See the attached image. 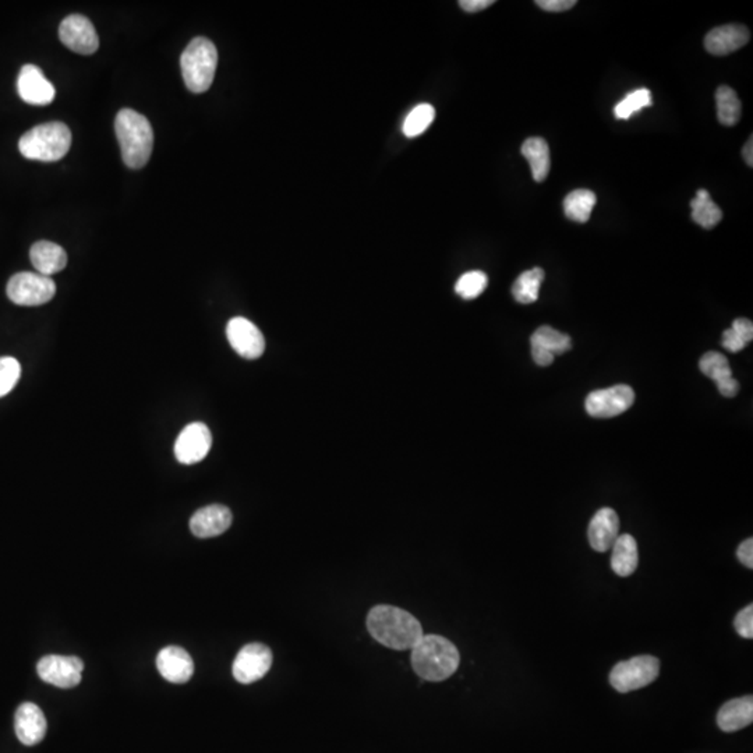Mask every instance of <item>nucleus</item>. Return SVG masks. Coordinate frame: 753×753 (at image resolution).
Listing matches in <instances>:
<instances>
[{"label": "nucleus", "instance_id": "1", "mask_svg": "<svg viewBox=\"0 0 753 753\" xmlns=\"http://www.w3.org/2000/svg\"><path fill=\"white\" fill-rule=\"evenodd\" d=\"M368 632L386 648L412 651L423 638V628L410 612L392 606H376L368 612Z\"/></svg>", "mask_w": 753, "mask_h": 753}, {"label": "nucleus", "instance_id": "2", "mask_svg": "<svg viewBox=\"0 0 753 753\" xmlns=\"http://www.w3.org/2000/svg\"><path fill=\"white\" fill-rule=\"evenodd\" d=\"M460 652L444 636L424 635L412 649V667L424 681L441 683L460 667Z\"/></svg>", "mask_w": 753, "mask_h": 753}, {"label": "nucleus", "instance_id": "3", "mask_svg": "<svg viewBox=\"0 0 753 753\" xmlns=\"http://www.w3.org/2000/svg\"><path fill=\"white\" fill-rule=\"evenodd\" d=\"M115 130L124 164L132 169L147 165L154 147V132L148 119L136 111L122 110L116 116Z\"/></svg>", "mask_w": 753, "mask_h": 753}, {"label": "nucleus", "instance_id": "4", "mask_svg": "<svg viewBox=\"0 0 753 753\" xmlns=\"http://www.w3.org/2000/svg\"><path fill=\"white\" fill-rule=\"evenodd\" d=\"M70 145V129L62 122H49L27 132L18 142V150L27 159L57 163L69 153Z\"/></svg>", "mask_w": 753, "mask_h": 753}, {"label": "nucleus", "instance_id": "5", "mask_svg": "<svg viewBox=\"0 0 753 753\" xmlns=\"http://www.w3.org/2000/svg\"><path fill=\"white\" fill-rule=\"evenodd\" d=\"M218 65V50L204 37L193 39L180 58L186 87L195 94L206 92L214 81Z\"/></svg>", "mask_w": 753, "mask_h": 753}, {"label": "nucleus", "instance_id": "6", "mask_svg": "<svg viewBox=\"0 0 753 753\" xmlns=\"http://www.w3.org/2000/svg\"><path fill=\"white\" fill-rule=\"evenodd\" d=\"M660 675V662L654 656H636L618 663L610 673V684L620 694L651 685Z\"/></svg>", "mask_w": 753, "mask_h": 753}, {"label": "nucleus", "instance_id": "7", "mask_svg": "<svg viewBox=\"0 0 753 753\" xmlns=\"http://www.w3.org/2000/svg\"><path fill=\"white\" fill-rule=\"evenodd\" d=\"M6 292L10 301L18 306H41L52 301L57 293V283L38 272H18L10 278Z\"/></svg>", "mask_w": 753, "mask_h": 753}, {"label": "nucleus", "instance_id": "8", "mask_svg": "<svg viewBox=\"0 0 753 753\" xmlns=\"http://www.w3.org/2000/svg\"><path fill=\"white\" fill-rule=\"evenodd\" d=\"M635 402V392L630 386L610 387L590 392L586 398V412L596 419H610L627 412Z\"/></svg>", "mask_w": 753, "mask_h": 753}, {"label": "nucleus", "instance_id": "9", "mask_svg": "<svg viewBox=\"0 0 753 753\" xmlns=\"http://www.w3.org/2000/svg\"><path fill=\"white\" fill-rule=\"evenodd\" d=\"M84 662L77 656H45L37 665V673L44 683L58 688L70 689L81 683Z\"/></svg>", "mask_w": 753, "mask_h": 753}, {"label": "nucleus", "instance_id": "10", "mask_svg": "<svg viewBox=\"0 0 753 753\" xmlns=\"http://www.w3.org/2000/svg\"><path fill=\"white\" fill-rule=\"evenodd\" d=\"M272 665V652L261 643L246 644L233 662V677L240 684H253L265 677Z\"/></svg>", "mask_w": 753, "mask_h": 753}, {"label": "nucleus", "instance_id": "11", "mask_svg": "<svg viewBox=\"0 0 753 753\" xmlns=\"http://www.w3.org/2000/svg\"><path fill=\"white\" fill-rule=\"evenodd\" d=\"M212 434L204 423H192L182 430L175 444V456L183 465H195L208 455Z\"/></svg>", "mask_w": 753, "mask_h": 753}, {"label": "nucleus", "instance_id": "12", "mask_svg": "<svg viewBox=\"0 0 753 753\" xmlns=\"http://www.w3.org/2000/svg\"><path fill=\"white\" fill-rule=\"evenodd\" d=\"M227 336L230 346L239 356L245 359H259L265 351V339L261 331L250 320L235 317L228 323Z\"/></svg>", "mask_w": 753, "mask_h": 753}, {"label": "nucleus", "instance_id": "13", "mask_svg": "<svg viewBox=\"0 0 753 753\" xmlns=\"http://www.w3.org/2000/svg\"><path fill=\"white\" fill-rule=\"evenodd\" d=\"M59 37L69 49L81 55H92L100 48L95 27L86 16H68L60 24Z\"/></svg>", "mask_w": 753, "mask_h": 753}, {"label": "nucleus", "instance_id": "14", "mask_svg": "<svg viewBox=\"0 0 753 753\" xmlns=\"http://www.w3.org/2000/svg\"><path fill=\"white\" fill-rule=\"evenodd\" d=\"M17 91L24 102L36 106L49 105L57 95L53 84L36 65H26L21 68L17 79Z\"/></svg>", "mask_w": 753, "mask_h": 753}, {"label": "nucleus", "instance_id": "15", "mask_svg": "<svg viewBox=\"0 0 753 753\" xmlns=\"http://www.w3.org/2000/svg\"><path fill=\"white\" fill-rule=\"evenodd\" d=\"M532 356L536 365L547 367L554 362L557 355H564L571 349V338L567 334L559 333L553 327L543 325L537 328L530 338Z\"/></svg>", "mask_w": 753, "mask_h": 753}, {"label": "nucleus", "instance_id": "16", "mask_svg": "<svg viewBox=\"0 0 753 753\" xmlns=\"http://www.w3.org/2000/svg\"><path fill=\"white\" fill-rule=\"evenodd\" d=\"M15 730L21 744L34 747L39 744L47 734V718L37 705L27 702L16 712Z\"/></svg>", "mask_w": 753, "mask_h": 753}, {"label": "nucleus", "instance_id": "17", "mask_svg": "<svg viewBox=\"0 0 753 753\" xmlns=\"http://www.w3.org/2000/svg\"><path fill=\"white\" fill-rule=\"evenodd\" d=\"M232 525V513L225 505H208L198 509L190 519L192 533L200 539H209L227 532Z\"/></svg>", "mask_w": 753, "mask_h": 753}, {"label": "nucleus", "instance_id": "18", "mask_svg": "<svg viewBox=\"0 0 753 753\" xmlns=\"http://www.w3.org/2000/svg\"><path fill=\"white\" fill-rule=\"evenodd\" d=\"M156 667H158L159 674L174 684L187 683L195 673L192 656L179 646H168L159 652L156 657Z\"/></svg>", "mask_w": 753, "mask_h": 753}, {"label": "nucleus", "instance_id": "19", "mask_svg": "<svg viewBox=\"0 0 753 753\" xmlns=\"http://www.w3.org/2000/svg\"><path fill=\"white\" fill-rule=\"evenodd\" d=\"M750 33L747 27L741 24H728L710 31L705 38V47L707 52L716 57H726L749 42Z\"/></svg>", "mask_w": 753, "mask_h": 753}, {"label": "nucleus", "instance_id": "20", "mask_svg": "<svg viewBox=\"0 0 753 753\" xmlns=\"http://www.w3.org/2000/svg\"><path fill=\"white\" fill-rule=\"evenodd\" d=\"M618 532H620V518L614 509H599L589 525V543L593 550L606 553L617 540Z\"/></svg>", "mask_w": 753, "mask_h": 753}, {"label": "nucleus", "instance_id": "21", "mask_svg": "<svg viewBox=\"0 0 753 753\" xmlns=\"http://www.w3.org/2000/svg\"><path fill=\"white\" fill-rule=\"evenodd\" d=\"M752 721L753 697L750 695L728 701L718 710L717 726L724 733H736L750 726Z\"/></svg>", "mask_w": 753, "mask_h": 753}, {"label": "nucleus", "instance_id": "22", "mask_svg": "<svg viewBox=\"0 0 753 753\" xmlns=\"http://www.w3.org/2000/svg\"><path fill=\"white\" fill-rule=\"evenodd\" d=\"M30 259L38 274L50 277L65 270L68 265V254L65 249L52 241H37L30 250Z\"/></svg>", "mask_w": 753, "mask_h": 753}, {"label": "nucleus", "instance_id": "23", "mask_svg": "<svg viewBox=\"0 0 753 753\" xmlns=\"http://www.w3.org/2000/svg\"><path fill=\"white\" fill-rule=\"evenodd\" d=\"M638 543L631 535L618 536L612 545L611 568L618 577H631L638 568Z\"/></svg>", "mask_w": 753, "mask_h": 753}, {"label": "nucleus", "instance_id": "24", "mask_svg": "<svg viewBox=\"0 0 753 753\" xmlns=\"http://www.w3.org/2000/svg\"><path fill=\"white\" fill-rule=\"evenodd\" d=\"M522 155L529 161L532 176L536 182H545L550 174V147L540 137L527 139L522 145Z\"/></svg>", "mask_w": 753, "mask_h": 753}, {"label": "nucleus", "instance_id": "25", "mask_svg": "<svg viewBox=\"0 0 753 753\" xmlns=\"http://www.w3.org/2000/svg\"><path fill=\"white\" fill-rule=\"evenodd\" d=\"M598 198L596 195L586 188H579L569 193L564 200V212L571 221L585 224L590 218L591 211L595 208Z\"/></svg>", "mask_w": 753, "mask_h": 753}, {"label": "nucleus", "instance_id": "26", "mask_svg": "<svg viewBox=\"0 0 753 753\" xmlns=\"http://www.w3.org/2000/svg\"><path fill=\"white\" fill-rule=\"evenodd\" d=\"M692 219L705 229H712L723 218V211L713 203L709 192L701 188L691 201Z\"/></svg>", "mask_w": 753, "mask_h": 753}, {"label": "nucleus", "instance_id": "27", "mask_svg": "<svg viewBox=\"0 0 753 753\" xmlns=\"http://www.w3.org/2000/svg\"><path fill=\"white\" fill-rule=\"evenodd\" d=\"M545 277V271L539 267L533 268V270L519 275L518 280L513 285V294L515 301L521 304H532L537 302L540 286H542Z\"/></svg>", "mask_w": 753, "mask_h": 753}, {"label": "nucleus", "instance_id": "28", "mask_svg": "<svg viewBox=\"0 0 753 753\" xmlns=\"http://www.w3.org/2000/svg\"><path fill=\"white\" fill-rule=\"evenodd\" d=\"M718 122L724 126H736L741 119L742 105L738 94L731 87H718L716 92Z\"/></svg>", "mask_w": 753, "mask_h": 753}, {"label": "nucleus", "instance_id": "29", "mask_svg": "<svg viewBox=\"0 0 753 753\" xmlns=\"http://www.w3.org/2000/svg\"><path fill=\"white\" fill-rule=\"evenodd\" d=\"M436 119V110L430 103H420L410 111L403 122L402 132L409 139L420 136Z\"/></svg>", "mask_w": 753, "mask_h": 753}, {"label": "nucleus", "instance_id": "30", "mask_svg": "<svg viewBox=\"0 0 753 753\" xmlns=\"http://www.w3.org/2000/svg\"><path fill=\"white\" fill-rule=\"evenodd\" d=\"M699 368H701L705 376L716 381V384L733 376V370H731L730 365H728L727 357L718 354V352H707V354H705L701 362H699Z\"/></svg>", "mask_w": 753, "mask_h": 753}, {"label": "nucleus", "instance_id": "31", "mask_svg": "<svg viewBox=\"0 0 753 753\" xmlns=\"http://www.w3.org/2000/svg\"><path fill=\"white\" fill-rule=\"evenodd\" d=\"M652 105V92L648 89H639L628 94L621 102L614 108V115L617 119L628 121L631 116L646 106Z\"/></svg>", "mask_w": 753, "mask_h": 753}, {"label": "nucleus", "instance_id": "32", "mask_svg": "<svg viewBox=\"0 0 753 753\" xmlns=\"http://www.w3.org/2000/svg\"><path fill=\"white\" fill-rule=\"evenodd\" d=\"M487 285H489V278L484 272L471 271L466 272L458 280L455 292L460 294L461 298L471 301V299H476L483 292L486 291Z\"/></svg>", "mask_w": 753, "mask_h": 753}, {"label": "nucleus", "instance_id": "33", "mask_svg": "<svg viewBox=\"0 0 753 753\" xmlns=\"http://www.w3.org/2000/svg\"><path fill=\"white\" fill-rule=\"evenodd\" d=\"M20 376L21 366L15 357H0V398L15 388Z\"/></svg>", "mask_w": 753, "mask_h": 753}, {"label": "nucleus", "instance_id": "34", "mask_svg": "<svg viewBox=\"0 0 753 753\" xmlns=\"http://www.w3.org/2000/svg\"><path fill=\"white\" fill-rule=\"evenodd\" d=\"M737 632L745 639L753 638V606L745 607L744 610L737 614L736 621H734Z\"/></svg>", "mask_w": 753, "mask_h": 753}, {"label": "nucleus", "instance_id": "35", "mask_svg": "<svg viewBox=\"0 0 753 753\" xmlns=\"http://www.w3.org/2000/svg\"><path fill=\"white\" fill-rule=\"evenodd\" d=\"M748 342H745L733 328L724 331L723 334V346L731 354L742 351L747 347Z\"/></svg>", "mask_w": 753, "mask_h": 753}, {"label": "nucleus", "instance_id": "36", "mask_svg": "<svg viewBox=\"0 0 753 753\" xmlns=\"http://www.w3.org/2000/svg\"><path fill=\"white\" fill-rule=\"evenodd\" d=\"M537 6L542 7L546 12H567L577 5V0H537Z\"/></svg>", "mask_w": 753, "mask_h": 753}, {"label": "nucleus", "instance_id": "37", "mask_svg": "<svg viewBox=\"0 0 753 753\" xmlns=\"http://www.w3.org/2000/svg\"><path fill=\"white\" fill-rule=\"evenodd\" d=\"M734 331L744 339L745 342L749 344L750 341L753 339V324L752 321L748 320V318H737L736 321L733 323Z\"/></svg>", "mask_w": 753, "mask_h": 753}, {"label": "nucleus", "instance_id": "38", "mask_svg": "<svg viewBox=\"0 0 753 753\" xmlns=\"http://www.w3.org/2000/svg\"><path fill=\"white\" fill-rule=\"evenodd\" d=\"M737 557L747 568H753V539H748L741 543L738 551H737Z\"/></svg>", "mask_w": 753, "mask_h": 753}, {"label": "nucleus", "instance_id": "39", "mask_svg": "<svg viewBox=\"0 0 753 753\" xmlns=\"http://www.w3.org/2000/svg\"><path fill=\"white\" fill-rule=\"evenodd\" d=\"M494 5V0H461L460 6L465 12L477 13Z\"/></svg>", "mask_w": 753, "mask_h": 753}, {"label": "nucleus", "instance_id": "40", "mask_svg": "<svg viewBox=\"0 0 753 753\" xmlns=\"http://www.w3.org/2000/svg\"><path fill=\"white\" fill-rule=\"evenodd\" d=\"M718 392H720L723 397L726 398H734L739 391V384L738 381L734 380V376L731 378H727V380L720 381L717 383Z\"/></svg>", "mask_w": 753, "mask_h": 753}, {"label": "nucleus", "instance_id": "41", "mask_svg": "<svg viewBox=\"0 0 753 753\" xmlns=\"http://www.w3.org/2000/svg\"><path fill=\"white\" fill-rule=\"evenodd\" d=\"M742 155H744L745 163H747L748 166L752 168L753 166V142L752 137L748 140L747 144H745L744 151H742Z\"/></svg>", "mask_w": 753, "mask_h": 753}]
</instances>
